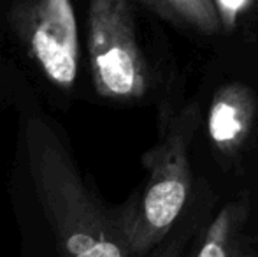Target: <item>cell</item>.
<instances>
[{"instance_id":"1","label":"cell","mask_w":258,"mask_h":257,"mask_svg":"<svg viewBox=\"0 0 258 257\" xmlns=\"http://www.w3.org/2000/svg\"><path fill=\"white\" fill-rule=\"evenodd\" d=\"M21 257H132L119 206L83 173L67 132L39 106H23L9 175Z\"/></svg>"},{"instance_id":"2","label":"cell","mask_w":258,"mask_h":257,"mask_svg":"<svg viewBox=\"0 0 258 257\" xmlns=\"http://www.w3.org/2000/svg\"><path fill=\"white\" fill-rule=\"evenodd\" d=\"M197 106L170 120L160 141L143 155L148 175L143 187L119 204L132 257H148L172 231L191 189L190 144L199 127Z\"/></svg>"},{"instance_id":"3","label":"cell","mask_w":258,"mask_h":257,"mask_svg":"<svg viewBox=\"0 0 258 257\" xmlns=\"http://www.w3.org/2000/svg\"><path fill=\"white\" fill-rule=\"evenodd\" d=\"M88 55L100 97L139 100L148 92V69L139 48L132 0H90Z\"/></svg>"},{"instance_id":"4","label":"cell","mask_w":258,"mask_h":257,"mask_svg":"<svg viewBox=\"0 0 258 257\" xmlns=\"http://www.w3.org/2000/svg\"><path fill=\"white\" fill-rule=\"evenodd\" d=\"M14 28L46 81L74 90L79 71L78 21L71 0H28L14 11Z\"/></svg>"},{"instance_id":"5","label":"cell","mask_w":258,"mask_h":257,"mask_svg":"<svg viewBox=\"0 0 258 257\" xmlns=\"http://www.w3.org/2000/svg\"><path fill=\"white\" fill-rule=\"evenodd\" d=\"M256 102L251 90L241 83L220 88L207 113V132L213 144L225 155L241 150L255 122Z\"/></svg>"},{"instance_id":"6","label":"cell","mask_w":258,"mask_h":257,"mask_svg":"<svg viewBox=\"0 0 258 257\" xmlns=\"http://www.w3.org/2000/svg\"><path fill=\"white\" fill-rule=\"evenodd\" d=\"M248 219L244 201L225 204L209 224L195 257H248L242 248V231Z\"/></svg>"},{"instance_id":"7","label":"cell","mask_w":258,"mask_h":257,"mask_svg":"<svg viewBox=\"0 0 258 257\" xmlns=\"http://www.w3.org/2000/svg\"><path fill=\"white\" fill-rule=\"evenodd\" d=\"M156 14L202 34H216L221 21L213 0H139Z\"/></svg>"},{"instance_id":"8","label":"cell","mask_w":258,"mask_h":257,"mask_svg":"<svg viewBox=\"0 0 258 257\" xmlns=\"http://www.w3.org/2000/svg\"><path fill=\"white\" fill-rule=\"evenodd\" d=\"M190 229L169 234L148 257H183L184 248L190 241Z\"/></svg>"},{"instance_id":"9","label":"cell","mask_w":258,"mask_h":257,"mask_svg":"<svg viewBox=\"0 0 258 257\" xmlns=\"http://www.w3.org/2000/svg\"><path fill=\"white\" fill-rule=\"evenodd\" d=\"M213 2L218 11V16H220L221 27L225 30H232L235 27V23H237L241 13L246 11V7L253 0H213Z\"/></svg>"}]
</instances>
